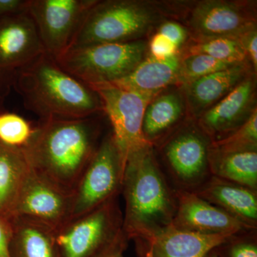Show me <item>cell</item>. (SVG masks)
Listing matches in <instances>:
<instances>
[{"instance_id": "obj_34", "label": "cell", "mask_w": 257, "mask_h": 257, "mask_svg": "<svg viewBox=\"0 0 257 257\" xmlns=\"http://www.w3.org/2000/svg\"><path fill=\"white\" fill-rule=\"evenodd\" d=\"M10 236L9 222L0 216V257H10Z\"/></svg>"}, {"instance_id": "obj_15", "label": "cell", "mask_w": 257, "mask_h": 257, "mask_svg": "<svg viewBox=\"0 0 257 257\" xmlns=\"http://www.w3.org/2000/svg\"><path fill=\"white\" fill-rule=\"evenodd\" d=\"M45 52L28 11L0 18V71L18 72Z\"/></svg>"}, {"instance_id": "obj_29", "label": "cell", "mask_w": 257, "mask_h": 257, "mask_svg": "<svg viewBox=\"0 0 257 257\" xmlns=\"http://www.w3.org/2000/svg\"><path fill=\"white\" fill-rule=\"evenodd\" d=\"M179 53L175 44L159 32L153 34L148 42V55L157 60H167Z\"/></svg>"}, {"instance_id": "obj_28", "label": "cell", "mask_w": 257, "mask_h": 257, "mask_svg": "<svg viewBox=\"0 0 257 257\" xmlns=\"http://www.w3.org/2000/svg\"><path fill=\"white\" fill-rule=\"evenodd\" d=\"M214 251L218 257H257V229L230 235Z\"/></svg>"}, {"instance_id": "obj_8", "label": "cell", "mask_w": 257, "mask_h": 257, "mask_svg": "<svg viewBox=\"0 0 257 257\" xmlns=\"http://www.w3.org/2000/svg\"><path fill=\"white\" fill-rule=\"evenodd\" d=\"M123 234V212L119 197L70 219L55 230L60 257H94Z\"/></svg>"}, {"instance_id": "obj_32", "label": "cell", "mask_w": 257, "mask_h": 257, "mask_svg": "<svg viewBox=\"0 0 257 257\" xmlns=\"http://www.w3.org/2000/svg\"><path fill=\"white\" fill-rule=\"evenodd\" d=\"M30 0H0V18L26 13Z\"/></svg>"}, {"instance_id": "obj_16", "label": "cell", "mask_w": 257, "mask_h": 257, "mask_svg": "<svg viewBox=\"0 0 257 257\" xmlns=\"http://www.w3.org/2000/svg\"><path fill=\"white\" fill-rule=\"evenodd\" d=\"M251 73L254 72L248 63L236 64L180 86L189 119H197Z\"/></svg>"}, {"instance_id": "obj_6", "label": "cell", "mask_w": 257, "mask_h": 257, "mask_svg": "<svg viewBox=\"0 0 257 257\" xmlns=\"http://www.w3.org/2000/svg\"><path fill=\"white\" fill-rule=\"evenodd\" d=\"M147 55L148 42L140 40L71 47L56 61L66 72L90 86L122 78Z\"/></svg>"}, {"instance_id": "obj_20", "label": "cell", "mask_w": 257, "mask_h": 257, "mask_svg": "<svg viewBox=\"0 0 257 257\" xmlns=\"http://www.w3.org/2000/svg\"><path fill=\"white\" fill-rule=\"evenodd\" d=\"M181 58V52L164 60L147 55L127 75L109 83L131 92L157 95L167 88L179 86Z\"/></svg>"}, {"instance_id": "obj_5", "label": "cell", "mask_w": 257, "mask_h": 257, "mask_svg": "<svg viewBox=\"0 0 257 257\" xmlns=\"http://www.w3.org/2000/svg\"><path fill=\"white\" fill-rule=\"evenodd\" d=\"M211 143L196 121L189 118L153 147L162 172L176 191L194 192L211 177Z\"/></svg>"}, {"instance_id": "obj_23", "label": "cell", "mask_w": 257, "mask_h": 257, "mask_svg": "<svg viewBox=\"0 0 257 257\" xmlns=\"http://www.w3.org/2000/svg\"><path fill=\"white\" fill-rule=\"evenodd\" d=\"M209 162L211 176L257 192V151L224 152L211 147Z\"/></svg>"}, {"instance_id": "obj_2", "label": "cell", "mask_w": 257, "mask_h": 257, "mask_svg": "<svg viewBox=\"0 0 257 257\" xmlns=\"http://www.w3.org/2000/svg\"><path fill=\"white\" fill-rule=\"evenodd\" d=\"M121 194L125 204L123 231L139 247L172 226L177 211L176 190L162 172L152 145L128 155Z\"/></svg>"}, {"instance_id": "obj_35", "label": "cell", "mask_w": 257, "mask_h": 257, "mask_svg": "<svg viewBox=\"0 0 257 257\" xmlns=\"http://www.w3.org/2000/svg\"><path fill=\"white\" fill-rule=\"evenodd\" d=\"M205 257H218V256L217 254H216L215 251H214V249H212L211 251H209V252L208 253L207 255H206Z\"/></svg>"}, {"instance_id": "obj_17", "label": "cell", "mask_w": 257, "mask_h": 257, "mask_svg": "<svg viewBox=\"0 0 257 257\" xmlns=\"http://www.w3.org/2000/svg\"><path fill=\"white\" fill-rule=\"evenodd\" d=\"M187 119L182 88L180 86L167 88L147 104L142 127L143 138L149 145L156 146Z\"/></svg>"}, {"instance_id": "obj_33", "label": "cell", "mask_w": 257, "mask_h": 257, "mask_svg": "<svg viewBox=\"0 0 257 257\" xmlns=\"http://www.w3.org/2000/svg\"><path fill=\"white\" fill-rule=\"evenodd\" d=\"M130 240L123 234L109 248L94 257H124V252Z\"/></svg>"}, {"instance_id": "obj_10", "label": "cell", "mask_w": 257, "mask_h": 257, "mask_svg": "<svg viewBox=\"0 0 257 257\" xmlns=\"http://www.w3.org/2000/svg\"><path fill=\"white\" fill-rule=\"evenodd\" d=\"M187 8L185 28L195 41L217 37L238 39L256 26L254 2L202 0Z\"/></svg>"}, {"instance_id": "obj_3", "label": "cell", "mask_w": 257, "mask_h": 257, "mask_svg": "<svg viewBox=\"0 0 257 257\" xmlns=\"http://www.w3.org/2000/svg\"><path fill=\"white\" fill-rule=\"evenodd\" d=\"M15 87L29 110L41 120L80 119L103 111L99 96L47 52L17 72Z\"/></svg>"}, {"instance_id": "obj_25", "label": "cell", "mask_w": 257, "mask_h": 257, "mask_svg": "<svg viewBox=\"0 0 257 257\" xmlns=\"http://www.w3.org/2000/svg\"><path fill=\"white\" fill-rule=\"evenodd\" d=\"M181 57L179 86L239 64L223 62L202 54L185 55L181 54Z\"/></svg>"}, {"instance_id": "obj_12", "label": "cell", "mask_w": 257, "mask_h": 257, "mask_svg": "<svg viewBox=\"0 0 257 257\" xmlns=\"http://www.w3.org/2000/svg\"><path fill=\"white\" fill-rule=\"evenodd\" d=\"M69 194L37 175L30 167L15 199L9 219L28 218L56 230L69 220Z\"/></svg>"}, {"instance_id": "obj_1", "label": "cell", "mask_w": 257, "mask_h": 257, "mask_svg": "<svg viewBox=\"0 0 257 257\" xmlns=\"http://www.w3.org/2000/svg\"><path fill=\"white\" fill-rule=\"evenodd\" d=\"M96 116L41 120L23 148L32 171L70 194L102 139Z\"/></svg>"}, {"instance_id": "obj_4", "label": "cell", "mask_w": 257, "mask_h": 257, "mask_svg": "<svg viewBox=\"0 0 257 257\" xmlns=\"http://www.w3.org/2000/svg\"><path fill=\"white\" fill-rule=\"evenodd\" d=\"M172 16H176L175 3L96 0L83 18L69 49L143 40Z\"/></svg>"}, {"instance_id": "obj_9", "label": "cell", "mask_w": 257, "mask_h": 257, "mask_svg": "<svg viewBox=\"0 0 257 257\" xmlns=\"http://www.w3.org/2000/svg\"><path fill=\"white\" fill-rule=\"evenodd\" d=\"M99 96L109 118L111 133L126 163L128 155L149 145L143 138V121L147 104L156 95L131 92L104 82L89 86Z\"/></svg>"}, {"instance_id": "obj_31", "label": "cell", "mask_w": 257, "mask_h": 257, "mask_svg": "<svg viewBox=\"0 0 257 257\" xmlns=\"http://www.w3.org/2000/svg\"><path fill=\"white\" fill-rule=\"evenodd\" d=\"M241 42L247 57L248 64L254 73L257 70V30L256 26L248 30L238 38Z\"/></svg>"}, {"instance_id": "obj_26", "label": "cell", "mask_w": 257, "mask_h": 257, "mask_svg": "<svg viewBox=\"0 0 257 257\" xmlns=\"http://www.w3.org/2000/svg\"><path fill=\"white\" fill-rule=\"evenodd\" d=\"M35 126L15 113L0 114V144L13 148L23 149L30 143Z\"/></svg>"}, {"instance_id": "obj_21", "label": "cell", "mask_w": 257, "mask_h": 257, "mask_svg": "<svg viewBox=\"0 0 257 257\" xmlns=\"http://www.w3.org/2000/svg\"><path fill=\"white\" fill-rule=\"evenodd\" d=\"M10 257H60L55 239V230L24 217H12Z\"/></svg>"}, {"instance_id": "obj_18", "label": "cell", "mask_w": 257, "mask_h": 257, "mask_svg": "<svg viewBox=\"0 0 257 257\" xmlns=\"http://www.w3.org/2000/svg\"><path fill=\"white\" fill-rule=\"evenodd\" d=\"M194 194L248 227L257 229V192L211 176Z\"/></svg>"}, {"instance_id": "obj_27", "label": "cell", "mask_w": 257, "mask_h": 257, "mask_svg": "<svg viewBox=\"0 0 257 257\" xmlns=\"http://www.w3.org/2000/svg\"><path fill=\"white\" fill-rule=\"evenodd\" d=\"M211 148L224 152L257 151V109L234 133L211 143Z\"/></svg>"}, {"instance_id": "obj_19", "label": "cell", "mask_w": 257, "mask_h": 257, "mask_svg": "<svg viewBox=\"0 0 257 257\" xmlns=\"http://www.w3.org/2000/svg\"><path fill=\"white\" fill-rule=\"evenodd\" d=\"M230 235H205L180 231L170 226L140 246L142 257H205Z\"/></svg>"}, {"instance_id": "obj_30", "label": "cell", "mask_w": 257, "mask_h": 257, "mask_svg": "<svg viewBox=\"0 0 257 257\" xmlns=\"http://www.w3.org/2000/svg\"><path fill=\"white\" fill-rule=\"evenodd\" d=\"M157 32L173 42L180 52L189 37L188 30L185 26L172 20H165L160 24Z\"/></svg>"}, {"instance_id": "obj_13", "label": "cell", "mask_w": 257, "mask_h": 257, "mask_svg": "<svg viewBox=\"0 0 257 257\" xmlns=\"http://www.w3.org/2000/svg\"><path fill=\"white\" fill-rule=\"evenodd\" d=\"M256 74H250L214 105L194 119L210 138L219 141L242 126L256 109Z\"/></svg>"}, {"instance_id": "obj_7", "label": "cell", "mask_w": 257, "mask_h": 257, "mask_svg": "<svg viewBox=\"0 0 257 257\" xmlns=\"http://www.w3.org/2000/svg\"><path fill=\"white\" fill-rule=\"evenodd\" d=\"M124 167V160L110 132L101 139L95 154L69 194V220L119 197Z\"/></svg>"}, {"instance_id": "obj_11", "label": "cell", "mask_w": 257, "mask_h": 257, "mask_svg": "<svg viewBox=\"0 0 257 257\" xmlns=\"http://www.w3.org/2000/svg\"><path fill=\"white\" fill-rule=\"evenodd\" d=\"M96 0H30L28 13L45 52L55 60L68 50L72 39Z\"/></svg>"}, {"instance_id": "obj_14", "label": "cell", "mask_w": 257, "mask_h": 257, "mask_svg": "<svg viewBox=\"0 0 257 257\" xmlns=\"http://www.w3.org/2000/svg\"><path fill=\"white\" fill-rule=\"evenodd\" d=\"M177 211L172 226L180 231L205 235H232L248 229L241 221L194 192L176 191Z\"/></svg>"}, {"instance_id": "obj_24", "label": "cell", "mask_w": 257, "mask_h": 257, "mask_svg": "<svg viewBox=\"0 0 257 257\" xmlns=\"http://www.w3.org/2000/svg\"><path fill=\"white\" fill-rule=\"evenodd\" d=\"M182 50L181 54L183 55L202 54L229 63L248 64L241 42L239 39L232 37H217L199 41L192 40Z\"/></svg>"}, {"instance_id": "obj_22", "label": "cell", "mask_w": 257, "mask_h": 257, "mask_svg": "<svg viewBox=\"0 0 257 257\" xmlns=\"http://www.w3.org/2000/svg\"><path fill=\"white\" fill-rule=\"evenodd\" d=\"M30 170L23 149L0 144V216L6 221Z\"/></svg>"}]
</instances>
